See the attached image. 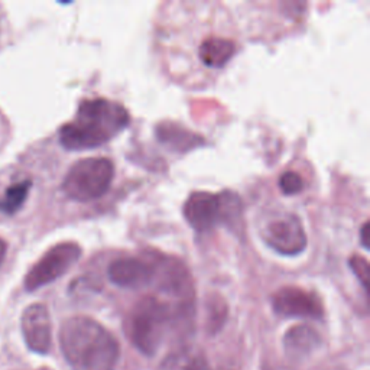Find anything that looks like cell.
<instances>
[{
    "instance_id": "obj_13",
    "label": "cell",
    "mask_w": 370,
    "mask_h": 370,
    "mask_svg": "<svg viewBox=\"0 0 370 370\" xmlns=\"http://www.w3.org/2000/svg\"><path fill=\"white\" fill-rule=\"evenodd\" d=\"M157 136L161 143L172 147V150L189 151L198 146L200 139L197 135L174 123H161L157 128Z\"/></svg>"
},
{
    "instance_id": "obj_7",
    "label": "cell",
    "mask_w": 370,
    "mask_h": 370,
    "mask_svg": "<svg viewBox=\"0 0 370 370\" xmlns=\"http://www.w3.org/2000/svg\"><path fill=\"white\" fill-rule=\"evenodd\" d=\"M272 308L281 317L289 318H313L321 320L324 307L315 292L298 288L285 286L272 295Z\"/></svg>"
},
{
    "instance_id": "obj_15",
    "label": "cell",
    "mask_w": 370,
    "mask_h": 370,
    "mask_svg": "<svg viewBox=\"0 0 370 370\" xmlns=\"http://www.w3.org/2000/svg\"><path fill=\"white\" fill-rule=\"evenodd\" d=\"M279 189L285 196L300 194L304 190V179L298 172H284L279 178Z\"/></svg>"
},
{
    "instance_id": "obj_6",
    "label": "cell",
    "mask_w": 370,
    "mask_h": 370,
    "mask_svg": "<svg viewBox=\"0 0 370 370\" xmlns=\"http://www.w3.org/2000/svg\"><path fill=\"white\" fill-rule=\"evenodd\" d=\"M264 240L275 252L285 256L300 254L307 247L304 226L295 214H286L269 221L264 230Z\"/></svg>"
},
{
    "instance_id": "obj_8",
    "label": "cell",
    "mask_w": 370,
    "mask_h": 370,
    "mask_svg": "<svg viewBox=\"0 0 370 370\" xmlns=\"http://www.w3.org/2000/svg\"><path fill=\"white\" fill-rule=\"evenodd\" d=\"M26 346L40 354H47L52 344V323L47 305L35 303L26 307L21 320Z\"/></svg>"
},
{
    "instance_id": "obj_3",
    "label": "cell",
    "mask_w": 370,
    "mask_h": 370,
    "mask_svg": "<svg viewBox=\"0 0 370 370\" xmlns=\"http://www.w3.org/2000/svg\"><path fill=\"white\" fill-rule=\"evenodd\" d=\"M193 315V304H176L157 297H143L126 318V336L145 356L158 353L174 323L187 325Z\"/></svg>"
},
{
    "instance_id": "obj_14",
    "label": "cell",
    "mask_w": 370,
    "mask_h": 370,
    "mask_svg": "<svg viewBox=\"0 0 370 370\" xmlns=\"http://www.w3.org/2000/svg\"><path fill=\"white\" fill-rule=\"evenodd\" d=\"M29 190H30V181L28 179L11 185V187L6 190L4 198L0 200V211L5 214L16 213L26 201Z\"/></svg>"
},
{
    "instance_id": "obj_1",
    "label": "cell",
    "mask_w": 370,
    "mask_h": 370,
    "mask_svg": "<svg viewBox=\"0 0 370 370\" xmlns=\"http://www.w3.org/2000/svg\"><path fill=\"white\" fill-rule=\"evenodd\" d=\"M60 346L72 370H115L120 356L119 342L112 332L86 315L62 323Z\"/></svg>"
},
{
    "instance_id": "obj_19",
    "label": "cell",
    "mask_w": 370,
    "mask_h": 370,
    "mask_svg": "<svg viewBox=\"0 0 370 370\" xmlns=\"http://www.w3.org/2000/svg\"><path fill=\"white\" fill-rule=\"evenodd\" d=\"M6 250H8V245L4 239H0V265L4 264L5 256H6Z\"/></svg>"
},
{
    "instance_id": "obj_17",
    "label": "cell",
    "mask_w": 370,
    "mask_h": 370,
    "mask_svg": "<svg viewBox=\"0 0 370 370\" xmlns=\"http://www.w3.org/2000/svg\"><path fill=\"white\" fill-rule=\"evenodd\" d=\"M181 370H211V367L203 356H194L185 361Z\"/></svg>"
},
{
    "instance_id": "obj_2",
    "label": "cell",
    "mask_w": 370,
    "mask_h": 370,
    "mask_svg": "<svg viewBox=\"0 0 370 370\" xmlns=\"http://www.w3.org/2000/svg\"><path fill=\"white\" fill-rule=\"evenodd\" d=\"M130 123L128 110L113 100H83L71 122L60 129V142L68 151L94 150L116 138Z\"/></svg>"
},
{
    "instance_id": "obj_11",
    "label": "cell",
    "mask_w": 370,
    "mask_h": 370,
    "mask_svg": "<svg viewBox=\"0 0 370 370\" xmlns=\"http://www.w3.org/2000/svg\"><path fill=\"white\" fill-rule=\"evenodd\" d=\"M323 340L318 332L310 325L291 327L284 337V349L289 359L300 361L310 357L320 346Z\"/></svg>"
},
{
    "instance_id": "obj_16",
    "label": "cell",
    "mask_w": 370,
    "mask_h": 370,
    "mask_svg": "<svg viewBox=\"0 0 370 370\" xmlns=\"http://www.w3.org/2000/svg\"><path fill=\"white\" fill-rule=\"evenodd\" d=\"M350 268L354 272V275L360 279L361 285L367 288V281H369V264L364 257L361 256H352L350 257Z\"/></svg>"
},
{
    "instance_id": "obj_9",
    "label": "cell",
    "mask_w": 370,
    "mask_h": 370,
    "mask_svg": "<svg viewBox=\"0 0 370 370\" xmlns=\"http://www.w3.org/2000/svg\"><path fill=\"white\" fill-rule=\"evenodd\" d=\"M184 217L196 232H210L218 223H223V206L220 194L207 191L193 193L184 204Z\"/></svg>"
},
{
    "instance_id": "obj_4",
    "label": "cell",
    "mask_w": 370,
    "mask_h": 370,
    "mask_svg": "<svg viewBox=\"0 0 370 370\" xmlns=\"http://www.w3.org/2000/svg\"><path fill=\"white\" fill-rule=\"evenodd\" d=\"M115 178V165L107 158H86L74 164L64 181L62 191L74 201L89 203L103 197Z\"/></svg>"
},
{
    "instance_id": "obj_10",
    "label": "cell",
    "mask_w": 370,
    "mask_h": 370,
    "mask_svg": "<svg viewBox=\"0 0 370 370\" xmlns=\"http://www.w3.org/2000/svg\"><path fill=\"white\" fill-rule=\"evenodd\" d=\"M108 279L115 285L129 289H140L151 285L155 279V268L150 261L138 257H120L110 264Z\"/></svg>"
},
{
    "instance_id": "obj_12",
    "label": "cell",
    "mask_w": 370,
    "mask_h": 370,
    "mask_svg": "<svg viewBox=\"0 0 370 370\" xmlns=\"http://www.w3.org/2000/svg\"><path fill=\"white\" fill-rule=\"evenodd\" d=\"M236 52V44L232 40L210 36L200 45V60L211 68H220L230 61Z\"/></svg>"
},
{
    "instance_id": "obj_18",
    "label": "cell",
    "mask_w": 370,
    "mask_h": 370,
    "mask_svg": "<svg viewBox=\"0 0 370 370\" xmlns=\"http://www.w3.org/2000/svg\"><path fill=\"white\" fill-rule=\"evenodd\" d=\"M369 221L363 225L361 230H360V237H361V245L364 249H369Z\"/></svg>"
},
{
    "instance_id": "obj_5",
    "label": "cell",
    "mask_w": 370,
    "mask_h": 370,
    "mask_svg": "<svg viewBox=\"0 0 370 370\" xmlns=\"http://www.w3.org/2000/svg\"><path fill=\"white\" fill-rule=\"evenodd\" d=\"M82 254L83 249L76 242H62L52 246L26 274L23 281L26 291H36L57 281L80 261Z\"/></svg>"
}]
</instances>
